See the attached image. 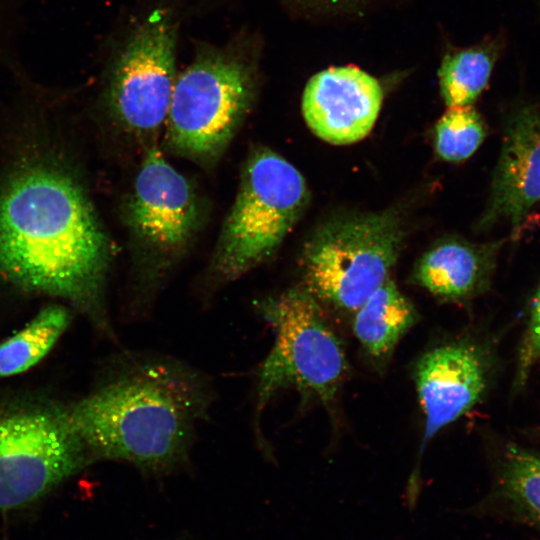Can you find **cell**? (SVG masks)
Returning <instances> with one entry per match:
<instances>
[{
    "instance_id": "obj_10",
    "label": "cell",
    "mask_w": 540,
    "mask_h": 540,
    "mask_svg": "<svg viewBox=\"0 0 540 540\" xmlns=\"http://www.w3.org/2000/svg\"><path fill=\"white\" fill-rule=\"evenodd\" d=\"M474 342L459 340L427 351L415 366L414 378L425 417L420 448L445 426L470 411L488 386V362Z\"/></svg>"
},
{
    "instance_id": "obj_18",
    "label": "cell",
    "mask_w": 540,
    "mask_h": 540,
    "mask_svg": "<svg viewBox=\"0 0 540 540\" xmlns=\"http://www.w3.org/2000/svg\"><path fill=\"white\" fill-rule=\"evenodd\" d=\"M486 136L485 124L472 106L450 107L435 126V148L449 162L469 158Z\"/></svg>"
},
{
    "instance_id": "obj_17",
    "label": "cell",
    "mask_w": 540,
    "mask_h": 540,
    "mask_svg": "<svg viewBox=\"0 0 540 540\" xmlns=\"http://www.w3.org/2000/svg\"><path fill=\"white\" fill-rule=\"evenodd\" d=\"M70 322L66 308L51 305L23 329L0 344V379L36 365L54 346Z\"/></svg>"
},
{
    "instance_id": "obj_15",
    "label": "cell",
    "mask_w": 540,
    "mask_h": 540,
    "mask_svg": "<svg viewBox=\"0 0 540 540\" xmlns=\"http://www.w3.org/2000/svg\"><path fill=\"white\" fill-rule=\"evenodd\" d=\"M355 312L354 334L377 361L388 359L402 336L417 321L414 306L390 277Z\"/></svg>"
},
{
    "instance_id": "obj_8",
    "label": "cell",
    "mask_w": 540,
    "mask_h": 540,
    "mask_svg": "<svg viewBox=\"0 0 540 540\" xmlns=\"http://www.w3.org/2000/svg\"><path fill=\"white\" fill-rule=\"evenodd\" d=\"M175 44L170 16L156 10L121 51L112 70L108 100L127 129L151 133L165 123L176 80Z\"/></svg>"
},
{
    "instance_id": "obj_1",
    "label": "cell",
    "mask_w": 540,
    "mask_h": 540,
    "mask_svg": "<svg viewBox=\"0 0 540 540\" xmlns=\"http://www.w3.org/2000/svg\"><path fill=\"white\" fill-rule=\"evenodd\" d=\"M107 238L79 184L46 162L0 189V272L26 290L66 298L113 336L102 306Z\"/></svg>"
},
{
    "instance_id": "obj_12",
    "label": "cell",
    "mask_w": 540,
    "mask_h": 540,
    "mask_svg": "<svg viewBox=\"0 0 540 540\" xmlns=\"http://www.w3.org/2000/svg\"><path fill=\"white\" fill-rule=\"evenodd\" d=\"M540 201V108L524 105L508 119L488 206L480 226L506 219L514 228Z\"/></svg>"
},
{
    "instance_id": "obj_14",
    "label": "cell",
    "mask_w": 540,
    "mask_h": 540,
    "mask_svg": "<svg viewBox=\"0 0 540 540\" xmlns=\"http://www.w3.org/2000/svg\"><path fill=\"white\" fill-rule=\"evenodd\" d=\"M469 511L526 526L540 534V455L507 444L496 467L492 492Z\"/></svg>"
},
{
    "instance_id": "obj_5",
    "label": "cell",
    "mask_w": 540,
    "mask_h": 540,
    "mask_svg": "<svg viewBox=\"0 0 540 540\" xmlns=\"http://www.w3.org/2000/svg\"><path fill=\"white\" fill-rule=\"evenodd\" d=\"M402 241L392 211L332 219L305 245L304 287L319 302L355 311L389 277Z\"/></svg>"
},
{
    "instance_id": "obj_16",
    "label": "cell",
    "mask_w": 540,
    "mask_h": 540,
    "mask_svg": "<svg viewBox=\"0 0 540 540\" xmlns=\"http://www.w3.org/2000/svg\"><path fill=\"white\" fill-rule=\"evenodd\" d=\"M498 48L485 42L448 52L440 65L439 86L450 107L471 106L487 86Z\"/></svg>"
},
{
    "instance_id": "obj_20",
    "label": "cell",
    "mask_w": 540,
    "mask_h": 540,
    "mask_svg": "<svg viewBox=\"0 0 540 540\" xmlns=\"http://www.w3.org/2000/svg\"><path fill=\"white\" fill-rule=\"evenodd\" d=\"M322 7L329 9L346 8L356 4H360L365 0H311Z\"/></svg>"
},
{
    "instance_id": "obj_6",
    "label": "cell",
    "mask_w": 540,
    "mask_h": 540,
    "mask_svg": "<svg viewBox=\"0 0 540 540\" xmlns=\"http://www.w3.org/2000/svg\"><path fill=\"white\" fill-rule=\"evenodd\" d=\"M91 461L67 408L23 404L0 410V509L37 502Z\"/></svg>"
},
{
    "instance_id": "obj_11",
    "label": "cell",
    "mask_w": 540,
    "mask_h": 540,
    "mask_svg": "<svg viewBox=\"0 0 540 540\" xmlns=\"http://www.w3.org/2000/svg\"><path fill=\"white\" fill-rule=\"evenodd\" d=\"M383 101L379 81L349 65L331 67L313 75L302 96V113L320 139L346 145L372 130Z\"/></svg>"
},
{
    "instance_id": "obj_2",
    "label": "cell",
    "mask_w": 540,
    "mask_h": 540,
    "mask_svg": "<svg viewBox=\"0 0 540 540\" xmlns=\"http://www.w3.org/2000/svg\"><path fill=\"white\" fill-rule=\"evenodd\" d=\"M213 400L208 378L187 363L128 352L109 380L67 410L93 460L160 477L187 464Z\"/></svg>"
},
{
    "instance_id": "obj_9",
    "label": "cell",
    "mask_w": 540,
    "mask_h": 540,
    "mask_svg": "<svg viewBox=\"0 0 540 540\" xmlns=\"http://www.w3.org/2000/svg\"><path fill=\"white\" fill-rule=\"evenodd\" d=\"M128 210L136 235L163 252L185 245L200 219V206L192 186L157 147H151L141 162Z\"/></svg>"
},
{
    "instance_id": "obj_3",
    "label": "cell",
    "mask_w": 540,
    "mask_h": 540,
    "mask_svg": "<svg viewBox=\"0 0 540 540\" xmlns=\"http://www.w3.org/2000/svg\"><path fill=\"white\" fill-rule=\"evenodd\" d=\"M320 302L305 288H293L259 303V313L273 328L272 348L257 376V417L280 390L332 403L347 373L343 346L326 321Z\"/></svg>"
},
{
    "instance_id": "obj_4",
    "label": "cell",
    "mask_w": 540,
    "mask_h": 540,
    "mask_svg": "<svg viewBox=\"0 0 540 540\" xmlns=\"http://www.w3.org/2000/svg\"><path fill=\"white\" fill-rule=\"evenodd\" d=\"M308 202L306 181L295 166L272 150L254 152L218 240L213 261L218 279L235 280L266 260Z\"/></svg>"
},
{
    "instance_id": "obj_13",
    "label": "cell",
    "mask_w": 540,
    "mask_h": 540,
    "mask_svg": "<svg viewBox=\"0 0 540 540\" xmlns=\"http://www.w3.org/2000/svg\"><path fill=\"white\" fill-rule=\"evenodd\" d=\"M502 243L442 241L420 258L413 279L440 299L453 302L470 299L488 288Z\"/></svg>"
},
{
    "instance_id": "obj_7",
    "label": "cell",
    "mask_w": 540,
    "mask_h": 540,
    "mask_svg": "<svg viewBox=\"0 0 540 540\" xmlns=\"http://www.w3.org/2000/svg\"><path fill=\"white\" fill-rule=\"evenodd\" d=\"M254 80L239 60L211 53L176 77L166 118L167 138L177 152L200 160L218 156L248 112Z\"/></svg>"
},
{
    "instance_id": "obj_19",
    "label": "cell",
    "mask_w": 540,
    "mask_h": 540,
    "mask_svg": "<svg viewBox=\"0 0 540 540\" xmlns=\"http://www.w3.org/2000/svg\"><path fill=\"white\" fill-rule=\"evenodd\" d=\"M540 360V285L535 294L528 326L524 333L517 359L514 386L521 388L534 364Z\"/></svg>"
}]
</instances>
